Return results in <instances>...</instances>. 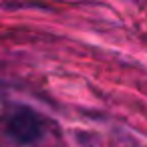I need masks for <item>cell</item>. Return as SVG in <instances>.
<instances>
[{"label": "cell", "instance_id": "cell-1", "mask_svg": "<svg viewBox=\"0 0 147 147\" xmlns=\"http://www.w3.org/2000/svg\"><path fill=\"white\" fill-rule=\"evenodd\" d=\"M2 129L4 133L18 145L22 147H30V145H38L47 133H49V119L45 115H40L36 109L28 107V105H12L4 111L2 119Z\"/></svg>", "mask_w": 147, "mask_h": 147}]
</instances>
